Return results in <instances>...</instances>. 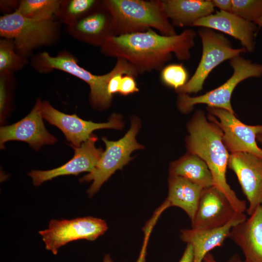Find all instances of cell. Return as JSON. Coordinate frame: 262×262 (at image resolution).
Returning <instances> with one entry per match:
<instances>
[{"instance_id": "obj_1", "label": "cell", "mask_w": 262, "mask_h": 262, "mask_svg": "<svg viewBox=\"0 0 262 262\" xmlns=\"http://www.w3.org/2000/svg\"><path fill=\"white\" fill-rule=\"evenodd\" d=\"M196 33L186 29L173 36L157 33L152 29L118 36H111L100 47L106 56L122 58L142 74L161 70L174 53L180 61L189 60L195 45Z\"/></svg>"}, {"instance_id": "obj_26", "label": "cell", "mask_w": 262, "mask_h": 262, "mask_svg": "<svg viewBox=\"0 0 262 262\" xmlns=\"http://www.w3.org/2000/svg\"><path fill=\"white\" fill-rule=\"evenodd\" d=\"M231 13L256 24L262 16V0H232Z\"/></svg>"}, {"instance_id": "obj_24", "label": "cell", "mask_w": 262, "mask_h": 262, "mask_svg": "<svg viewBox=\"0 0 262 262\" xmlns=\"http://www.w3.org/2000/svg\"><path fill=\"white\" fill-rule=\"evenodd\" d=\"M99 2L95 0H62L56 17L68 26L89 13Z\"/></svg>"}, {"instance_id": "obj_16", "label": "cell", "mask_w": 262, "mask_h": 262, "mask_svg": "<svg viewBox=\"0 0 262 262\" xmlns=\"http://www.w3.org/2000/svg\"><path fill=\"white\" fill-rule=\"evenodd\" d=\"M69 33L77 39L101 47L112 36V16L103 0L89 13L68 26Z\"/></svg>"}, {"instance_id": "obj_9", "label": "cell", "mask_w": 262, "mask_h": 262, "mask_svg": "<svg viewBox=\"0 0 262 262\" xmlns=\"http://www.w3.org/2000/svg\"><path fill=\"white\" fill-rule=\"evenodd\" d=\"M108 229L106 222L92 216L78 217L70 220H51L48 228L39 231L45 248L57 255L59 248L79 240L93 241Z\"/></svg>"}, {"instance_id": "obj_8", "label": "cell", "mask_w": 262, "mask_h": 262, "mask_svg": "<svg viewBox=\"0 0 262 262\" xmlns=\"http://www.w3.org/2000/svg\"><path fill=\"white\" fill-rule=\"evenodd\" d=\"M202 45V56L191 78L182 87L176 90L179 94L196 93L201 90L211 72L222 62L246 52L244 48L234 49L223 34L213 30L203 28L199 31Z\"/></svg>"}, {"instance_id": "obj_13", "label": "cell", "mask_w": 262, "mask_h": 262, "mask_svg": "<svg viewBox=\"0 0 262 262\" xmlns=\"http://www.w3.org/2000/svg\"><path fill=\"white\" fill-rule=\"evenodd\" d=\"M228 167L237 177L248 202L247 213L250 215L262 206V158L246 152L230 153Z\"/></svg>"}, {"instance_id": "obj_20", "label": "cell", "mask_w": 262, "mask_h": 262, "mask_svg": "<svg viewBox=\"0 0 262 262\" xmlns=\"http://www.w3.org/2000/svg\"><path fill=\"white\" fill-rule=\"evenodd\" d=\"M164 11L172 25L193 26L198 20L213 14L214 7L209 0H162Z\"/></svg>"}, {"instance_id": "obj_23", "label": "cell", "mask_w": 262, "mask_h": 262, "mask_svg": "<svg viewBox=\"0 0 262 262\" xmlns=\"http://www.w3.org/2000/svg\"><path fill=\"white\" fill-rule=\"evenodd\" d=\"M62 0H22L17 11L28 18L45 20L54 18L58 12Z\"/></svg>"}, {"instance_id": "obj_37", "label": "cell", "mask_w": 262, "mask_h": 262, "mask_svg": "<svg viewBox=\"0 0 262 262\" xmlns=\"http://www.w3.org/2000/svg\"><path fill=\"white\" fill-rule=\"evenodd\" d=\"M257 139L262 145V132L257 134Z\"/></svg>"}, {"instance_id": "obj_25", "label": "cell", "mask_w": 262, "mask_h": 262, "mask_svg": "<svg viewBox=\"0 0 262 262\" xmlns=\"http://www.w3.org/2000/svg\"><path fill=\"white\" fill-rule=\"evenodd\" d=\"M27 60L16 51L12 40L0 39V75H10L21 69L26 64Z\"/></svg>"}, {"instance_id": "obj_10", "label": "cell", "mask_w": 262, "mask_h": 262, "mask_svg": "<svg viewBox=\"0 0 262 262\" xmlns=\"http://www.w3.org/2000/svg\"><path fill=\"white\" fill-rule=\"evenodd\" d=\"M209 120L215 123L223 132V142L230 153L246 152L262 158V149L257 144V134L262 132V125L244 124L226 110L207 107Z\"/></svg>"}, {"instance_id": "obj_4", "label": "cell", "mask_w": 262, "mask_h": 262, "mask_svg": "<svg viewBox=\"0 0 262 262\" xmlns=\"http://www.w3.org/2000/svg\"><path fill=\"white\" fill-rule=\"evenodd\" d=\"M58 25L54 18L38 20L22 16L16 10L0 17V35L13 41L16 51L26 57L33 49L56 41Z\"/></svg>"}, {"instance_id": "obj_7", "label": "cell", "mask_w": 262, "mask_h": 262, "mask_svg": "<svg viewBox=\"0 0 262 262\" xmlns=\"http://www.w3.org/2000/svg\"><path fill=\"white\" fill-rule=\"evenodd\" d=\"M34 67L40 72L58 69L68 73L87 83L90 88L92 104L99 108H105L111 104L112 98L107 93V85L113 75V68L102 75H96L81 67L76 58L71 53L64 51L55 56L44 51L38 55L33 60Z\"/></svg>"}, {"instance_id": "obj_29", "label": "cell", "mask_w": 262, "mask_h": 262, "mask_svg": "<svg viewBox=\"0 0 262 262\" xmlns=\"http://www.w3.org/2000/svg\"><path fill=\"white\" fill-rule=\"evenodd\" d=\"M151 232L149 230L144 231V240L143 245L136 262H145L147 255V246L148 240Z\"/></svg>"}, {"instance_id": "obj_11", "label": "cell", "mask_w": 262, "mask_h": 262, "mask_svg": "<svg viewBox=\"0 0 262 262\" xmlns=\"http://www.w3.org/2000/svg\"><path fill=\"white\" fill-rule=\"evenodd\" d=\"M42 111L43 118L58 127L67 141L75 147H80L89 139L93 135L92 132L96 130L121 129L123 127L121 117L116 114L112 115L107 122L98 123L85 121L75 114L63 113L55 109L48 101L42 102Z\"/></svg>"}, {"instance_id": "obj_22", "label": "cell", "mask_w": 262, "mask_h": 262, "mask_svg": "<svg viewBox=\"0 0 262 262\" xmlns=\"http://www.w3.org/2000/svg\"><path fill=\"white\" fill-rule=\"evenodd\" d=\"M169 176L182 177L203 189L213 186V177L206 163L189 152L171 164Z\"/></svg>"}, {"instance_id": "obj_14", "label": "cell", "mask_w": 262, "mask_h": 262, "mask_svg": "<svg viewBox=\"0 0 262 262\" xmlns=\"http://www.w3.org/2000/svg\"><path fill=\"white\" fill-rule=\"evenodd\" d=\"M43 118L42 102L38 99L32 111L24 118L12 125L0 127L1 148L4 146V143L12 140L26 142L35 150L44 145L56 143V138L46 130Z\"/></svg>"}, {"instance_id": "obj_17", "label": "cell", "mask_w": 262, "mask_h": 262, "mask_svg": "<svg viewBox=\"0 0 262 262\" xmlns=\"http://www.w3.org/2000/svg\"><path fill=\"white\" fill-rule=\"evenodd\" d=\"M193 26L223 32L238 40L246 51L251 53L255 49V38L258 29L257 24L232 13L217 11L199 19Z\"/></svg>"}, {"instance_id": "obj_2", "label": "cell", "mask_w": 262, "mask_h": 262, "mask_svg": "<svg viewBox=\"0 0 262 262\" xmlns=\"http://www.w3.org/2000/svg\"><path fill=\"white\" fill-rule=\"evenodd\" d=\"M186 141L188 152L202 159L213 177V186L228 198L239 213L246 211L245 200L239 199L226 180L229 154L222 139L223 132L214 122H209L202 111H197L188 123Z\"/></svg>"}, {"instance_id": "obj_28", "label": "cell", "mask_w": 262, "mask_h": 262, "mask_svg": "<svg viewBox=\"0 0 262 262\" xmlns=\"http://www.w3.org/2000/svg\"><path fill=\"white\" fill-rule=\"evenodd\" d=\"M135 77L129 74H124L120 81L118 93L123 96L133 94L139 91Z\"/></svg>"}, {"instance_id": "obj_15", "label": "cell", "mask_w": 262, "mask_h": 262, "mask_svg": "<svg viewBox=\"0 0 262 262\" xmlns=\"http://www.w3.org/2000/svg\"><path fill=\"white\" fill-rule=\"evenodd\" d=\"M98 137L92 135L79 147L71 145L75 153L73 157L64 165L49 170H32L29 175L33 183L38 186L43 182L61 176L77 175L82 172L93 171L98 165L103 152L100 148H97L95 143Z\"/></svg>"}, {"instance_id": "obj_35", "label": "cell", "mask_w": 262, "mask_h": 262, "mask_svg": "<svg viewBox=\"0 0 262 262\" xmlns=\"http://www.w3.org/2000/svg\"><path fill=\"white\" fill-rule=\"evenodd\" d=\"M102 262H114L110 255L108 254H106Z\"/></svg>"}, {"instance_id": "obj_31", "label": "cell", "mask_w": 262, "mask_h": 262, "mask_svg": "<svg viewBox=\"0 0 262 262\" xmlns=\"http://www.w3.org/2000/svg\"><path fill=\"white\" fill-rule=\"evenodd\" d=\"M179 262H193V250L191 245L187 244Z\"/></svg>"}, {"instance_id": "obj_33", "label": "cell", "mask_w": 262, "mask_h": 262, "mask_svg": "<svg viewBox=\"0 0 262 262\" xmlns=\"http://www.w3.org/2000/svg\"><path fill=\"white\" fill-rule=\"evenodd\" d=\"M202 262H217L214 259L213 255L210 253H208L203 259Z\"/></svg>"}, {"instance_id": "obj_6", "label": "cell", "mask_w": 262, "mask_h": 262, "mask_svg": "<svg viewBox=\"0 0 262 262\" xmlns=\"http://www.w3.org/2000/svg\"><path fill=\"white\" fill-rule=\"evenodd\" d=\"M139 128L138 120L134 118L131 120L130 129L120 139L113 141L102 138L106 148L98 165L80 179L81 182L93 181L87 191L89 197L96 194L117 170L122 169L131 160V154L133 151L143 147L136 140Z\"/></svg>"}, {"instance_id": "obj_34", "label": "cell", "mask_w": 262, "mask_h": 262, "mask_svg": "<svg viewBox=\"0 0 262 262\" xmlns=\"http://www.w3.org/2000/svg\"><path fill=\"white\" fill-rule=\"evenodd\" d=\"M228 262H246L245 261L241 260L239 256L237 254L232 256L228 261Z\"/></svg>"}, {"instance_id": "obj_30", "label": "cell", "mask_w": 262, "mask_h": 262, "mask_svg": "<svg viewBox=\"0 0 262 262\" xmlns=\"http://www.w3.org/2000/svg\"><path fill=\"white\" fill-rule=\"evenodd\" d=\"M214 7H217L221 11L231 13L232 0H212Z\"/></svg>"}, {"instance_id": "obj_27", "label": "cell", "mask_w": 262, "mask_h": 262, "mask_svg": "<svg viewBox=\"0 0 262 262\" xmlns=\"http://www.w3.org/2000/svg\"><path fill=\"white\" fill-rule=\"evenodd\" d=\"M161 79L165 85L176 91L187 82L188 73L182 64H171L161 70Z\"/></svg>"}, {"instance_id": "obj_5", "label": "cell", "mask_w": 262, "mask_h": 262, "mask_svg": "<svg viewBox=\"0 0 262 262\" xmlns=\"http://www.w3.org/2000/svg\"><path fill=\"white\" fill-rule=\"evenodd\" d=\"M229 63L233 69V74L220 86L196 97L180 94L177 100L180 111L183 113H188L193 110L195 105L205 104L208 107L222 109L234 114L230 102L234 89L240 82L246 79L261 77L262 64L253 63L240 56L230 59Z\"/></svg>"}, {"instance_id": "obj_3", "label": "cell", "mask_w": 262, "mask_h": 262, "mask_svg": "<svg viewBox=\"0 0 262 262\" xmlns=\"http://www.w3.org/2000/svg\"><path fill=\"white\" fill-rule=\"evenodd\" d=\"M112 16V36L156 29L166 36L177 34L162 0H105Z\"/></svg>"}, {"instance_id": "obj_12", "label": "cell", "mask_w": 262, "mask_h": 262, "mask_svg": "<svg viewBox=\"0 0 262 262\" xmlns=\"http://www.w3.org/2000/svg\"><path fill=\"white\" fill-rule=\"evenodd\" d=\"M244 213H238L225 195L213 186L204 189L192 228L212 229L227 225Z\"/></svg>"}, {"instance_id": "obj_32", "label": "cell", "mask_w": 262, "mask_h": 262, "mask_svg": "<svg viewBox=\"0 0 262 262\" xmlns=\"http://www.w3.org/2000/svg\"><path fill=\"white\" fill-rule=\"evenodd\" d=\"M19 2L15 0H1V9L5 11H9V10H17L19 6Z\"/></svg>"}, {"instance_id": "obj_21", "label": "cell", "mask_w": 262, "mask_h": 262, "mask_svg": "<svg viewBox=\"0 0 262 262\" xmlns=\"http://www.w3.org/2000/svg\"><path fill=\"white\" fill-rule=\"evenodd\" d=\"M203 189L184 178L169 176L168 193L166 200L170 207L175 206L183 210L192 221Z\"/></svg>"}, {"instance_id": "obj_19", "label": "cell", "mask_w": 262, "mask_h": 262, "mask_svg": "<svg viewBox=\"0 0 262 262\" xmlns=\"http://www.w3.org/2000/svg\"><path fill=\"white\" fill-rule=\"evenodd\" d=\"M246 219L242 213L224 227L212 229H191L180 230L181 240L191 245L193 250V262H202L205 256L213 248L221 246L231 228Z\"/></svg>"}, {"instance_id": "obj_36", "label": "cell", "mask_w": 262, "mask_h": 262, "mask_svg": "<svg viewBox=\"0 0 262 262\" xmlns=\"http://www.w3.org/2000/svg\"><path fill=\"white\" fill-rule=\"evenodd\" d=\"M256 24L259 27H262V16L256 22Z\"/></svg>"}, {"instance_id": "obj_18", "label": "cell", "mask_w": 262, "mask_h": 262, "mask_svg": "<svg viewBox=\"0 0 262 262\" xmlns=\"http://www.w3.org/2000/svg\"><path fill=\"white\" fill-rule=\"evenodd\" d=\"M229 238L242 251L246 262H262V206L233 226Z\"/></svg>"}]
</instances>
